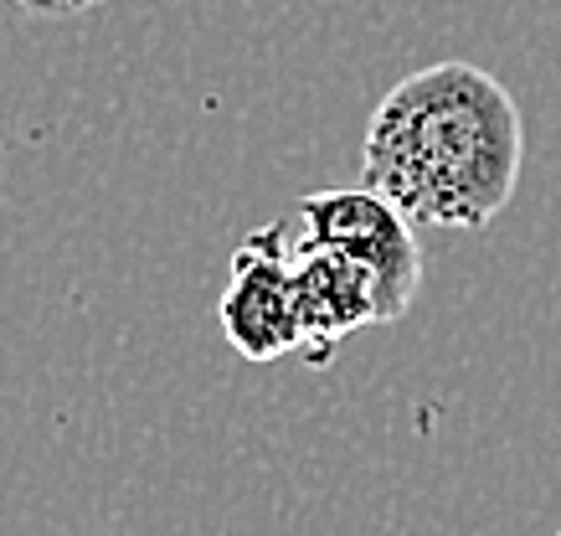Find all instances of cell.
I'll list each match as a JSON object with an SVG mask.
<instances>
[{"mask_svg":"<svg viewBox=\"0 0 561 536\" xmlns=\"http://www.w3.org/2000/svg\"><path fill=\"white\" fill-rule=\"evenodd\" d=\"M526 129L511 88L474 62L408 72L376 104L360 145L366 191L412 227L479 232L511 207Z\"/></svg>","mask_w":561,"mask_h":536,"instance_id":"obj_1","label":"cell"},{"mask_svg":"<svg viewBox=\"0 0 561 536\" xmlns=\"http://www.w3.org/2000/svg\"><path fill=\"white\" fill-rule=\"evenodd\" d=\"M217 320L227 346L248 362H278L305 351L299 295H294V232L284 223H268L242 238L227 263Z\"/></svg>","mask_w":561,"mask_h":536,"instance_id":"obj_2","label":"cell"},{"mask_svg":"<svg viewBox=\"0 0 561 536\" xmlns=\"http://www.w3.org/2000/svg\"><path fill=\"white\" fill-rule=\"evenodd\" d=\"M294 295H299L305 351L314 362H324L330 346L351 341L356 330L402 320L371 269H360L356 259L314 248V242H299V238H294Z\"/></svg>","mask_w":561,"mask_h":536,"instance_id":"obj_4","label":"cell"},{"mask_svg":"<svg viewBox=\"0 0 561 536\" xmlns=\"http://www.w3.org/2000/svg\"><path fill=\"white\" fill-rule=\"evenodd\" d=\"M26 16H78V11H93V5H108V0H5Z\"/></svg>","mask_w":561,"mask_h":536,"instance_id":"obj_5","label":"cell"},{"mask_svg":"<svg viewBox=\"0 0 561 536\" xmlns=\"http://www.w3.org/2000/svg\"><path fill=\"white\" fill-rule=\"evenodd\" d=\"M299 242L330 248L356 259L360 269H371L381 278L387 299L397 315H408L423 284V248H417V227L402 212L381 202L366 186H341V191H309L299 202Z\"/></svg>","mask_w":561,"mask_h":536,"instance_id":"obj_3","label":"cell"}]
</instances>
